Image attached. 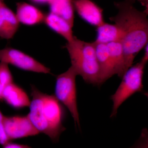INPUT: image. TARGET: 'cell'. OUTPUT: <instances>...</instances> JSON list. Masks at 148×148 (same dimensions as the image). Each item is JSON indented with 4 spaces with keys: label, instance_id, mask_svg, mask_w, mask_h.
I'll use <instances>...</instances> for the list:
<instances>
[{
    "label": "cell",
    "instance_id": "1",
    "mask_svg": "<svg viewBox=\"0 0 148 148\" xmlns=\"http://www.w3.org/2000/svg\"><path fill=\"white\" fill-rule=\"evenodd\" d=\"M137 0H123L114 3L118 13L110 20L120 29L127 70L132 66L139 52L148 44V10H138L135 6Z\"/></svg>",
    "mask_w": 148,
    "mask_h": 148
},
{
    "label": "cell",
    "instance_id": "2",
    "mask_svg": "<svg viewBox=\"0 0 148 148\" xmlns=\"http://www.w3.org/2000/svg\"><path fill=\"white\" fill-rule=\"evenodd\" d=\"M31 95L27 116L40 133L47 135L53 143H58L66 130L63 124L66 115L64 106L55 95L41 92L34 85L31 87Z\"/></svg>",
    "mask_w": 148,
    "mask_h": 148
},
{
    "label": "cell",
    "instance_id": "3",
    "mask_svg": "<svg viewBox=\"0 0 148 148\" xmlns=\"http://www.w3.org/2000/svg\"><path fill=\"white\" fill-rule=\"evenodd\" d=\"M65 47L69 52L71 66L85 82L101 86V71L96 57L95 44L74 37Z\"/></svg>",
    "mask_w": 148,
    "mask_h": 148
},
{
    "label": "cell",
    "instance_id": "4",
    "mask_svg": "<svg viewBox=\"0 0 148 148\" xmlns=\"http://www.w3.org/2000/svg\"><path fill=\"white\" fill-rule=\"evenodd\" d=\"M148 60V58L143 56L140 62L131 66L125 73L119 86L110 97L113 104L110 117L116 116L120 106L130 96L143 91V76Z\"/></svg>",
    "mask_w": 148,
    "mask_h": 148
},
{
    "label": "cell",
    "instance_id": "5",
    "mask_svg": "<svg viewBox=\"0 0 148 148\" xmlns=\"http://www.w3.org/2000/svg\"><path fill=\"white\" fill-rule=\"evenodd\" d=\"M77 75L71 66L66 72L58 75L56 78L54 95L69 110L73 118L75 127L80 129L76 84V77Z\"/></svg>",
    "mask_w": 148,
    "mask_h": 148
},
{
    "label": "cell",
    "instance_id": "6",
    "mask_svg": "<svg viewBox=\"0 0 148 148\" xmlns=\"http://www.w3.org/2000/svg\"><path fill=\"white\" fill-rule=\"evenodd\" d=\"M0 61L24 71L51 74L50 69L27 53L12 47L0 49Z\"/></svg>",
    "mask_w": 148,
    "mask_h": 148
},
{
    "label": "cell",
    "instance_id": "7",
    "mask_svg": "<svg viewBox=\"0 0 148 148\" xmlns=\"http://www.w3.org/2000/svg\"><path fill=\"white\" fill-rule=\"evenodd\" d=\"M3 124L6 134L10 141L36 136L40 133L27 115L4 116Z\"/></svg>",
    "mask_w": 148,
    "mask_h": 148
},
{
    "label": "cell",
    "instance_id": "8",
    "mask_svg": "<svg viewBox=\"0 0 148 148\" xmlns=\"http://www.w3.org/2000/svg\"><path fill=\"white\" fill-rule=\"evenodd\" d=\"M74 8L80 17L96 27L105 23L103 9L90 0H72Z\"/></svg>",
    "mask_w": 148,
    "mask_h": 148
},
{
    "label": "cell",
    "instance_id": "9",
    "mask_svg": "<svg viewBox=\"0 0 148 148\" xmlns=\"http://www.w3.org/2000/svg\"><path fill=\"white\" fill-rule=\"evenodd\" d=\"M2 99L8 105L15 109L29 107L31 103L27 92L14 82L5 88Z\"/></svg>",
    "mask_w": 148,
    "mask_h": 148
},
{
    "label": "cell",
    "instance_id": "10",
    "mask_svg": "<svg viewBox=\"0 0 148 148\" xmlns=\"http://www.w3.org/2000/svg\"><path fill=\"white\" fill-rule=\"evenodd\" d=\"M16 17L19 23L33 26L44 22L45 14L34 6L25 2L16 3Z\"/></svg>",
    "mask_w": 148,
    "mask_h": 148
},
{
    "label": "cell",
    "instance_id": "11",
    "mask_svg": "<svg viewBox=\"0 0 148 148\" xmlns=\"http://www.w3.org/2000/svg\"><path fill=\"white\" fill-rule=\"evenodd\" d=\"M19 22L16 14L4 5L0 8V37L6 40L12 39L19 28Z\"/></svg>",
    "mask_w": 148,
    "mask_h": 148
},
{
    "label": "cell",
    "instance_id": "12",
    "mask_svg": "<svg viewBox=\"0 0 148 148\" xmlns=\"http://www.w3.org/2000/svg\"><path fill=\"white\" fill-rule=\"evenodd\" d=\"M43 22L49 29L64 38L67 42L73 39V26L61 16L50 12L45 15Z\"/></svg>",
    "mask_w": 148,
    "mask_h": 148
},
{
    "label": "cell",
    "instance_id": "13",
    "mask_svg": "<svg viewBox=\"0 0 148 148\" xmlns=\"http://www.w3.org/2000/svg\"><path fill=\"white\" fill-rule=\"evenodd\" d=\"M94 43L96 57L101 71V84L102 85L106 82L107 80L115 75L114 72L107 45L95 42Z\"/></svg>",
    "mask_w": 148,
    "mask_h": 148
},
{
    "label": "cell",
    "instance_id": "14",
    "mask_svg": "<svg viewBox=\"0 0 148 148\" xmlns=\"http://www.w3.org/2000/svg\"><path fill=\"white\" fill-rule=\"evenodd\" d=\"M106 45L115 75H117L119 77L122 78L127 69L121 43L120 41H118Z\"/></svg>",
    "mask_w": 148,
    "mask_h": 148
},
{
    "label": "cell",
    "instance_id": "15",
    "mask_svg": "<svg viewBox=\"0 0 148 148\" xmlns=\"http://www.w3.org/2000/svg\"><path fill=\"white\" fill-rule=\"evenodd\" d=\"M97 38L94 42L108 44L110 42L121 41V34L115 24H104L96 27Z\"/></svg>",
    "mask_w": 148,
    "mask_h": 148
},
{
    "label": "cell",
    "instance_id": "16",
    "mask_svg": "<svg viewBox=\"0 0 148 148\" xmlns=\"http://www.w3.org/2000/svg\"><path fill=\"white\" fill-rule=\"evenodd\" d=\"M48 4L51 12L64 18L73 27L74 8L72 0H52Z\"/></svg>",
    "mask_w": 148,
    "mask_h": 148
},
{
    "label": "cell",
    "instance_id": "17",
    "mask_svg": "<svg viewBox=\"0 0 148 148\" xmlns=\"http://www.w3.org/2000/svg\"><path fill=\"white\" fill-rule=\"evenodd\" d=\"M13 82V76L8 64L0 62V102L3 101V93L5 88Z\"/></svg>",
    "mask_w": 148,
    "mask_h": 148
},
{
    "label": "cell",
    "instance_id": "18",
    "mask_svg": "<svg viewBox=\"0 0 148 148\" xmlns=\"http://www.w3.org/2000/svg\"><path fill=\"white\" fill-rule=\"evenodd\" d=\"M4 116L3 115L0 110V145L3 146L10 142V140L7 136L3 124V119Z\"/></svg>",
    "mask_w": 148,
    "mask_h": 148
},
{
    "label": "cell",
    "instance_id": "19",
    "mask_svg": "<svg viewBox=\"0 0 148 148\" xmlns=\"http://www.w3.org/2000/svg\"><path fill=\"white\" fill-rule=\"evenodd\" d=\"M132 148H148V135L147 131H143L140 139Z\"/></svg>",
    "mask_w": 148,
    "mask_h": 148
},
{
    "label": "cell",
    "instance_id": "20",
    "mask_svg": "<svg viewBox=\"0 0 148 148\" xmlns=\"http://www.w3.org/2000/svg\"><path fill=\"white\" fill-rule=\"evenodd\" d=\"M3 148H31L27 145H20L10 142L3 146Z\"/></svg>",
    "mask_w": 148,
    "mask_h": 148
},
{
    "label": "cell",
    "instance_id": "21",
    "mask_svg": "<svg viewBox=\"0 0 148 148\" xmlns=\"http://www.w3.org/2000/svg\"><path fill=\"white\" fill-rule=\"evenodd\" d=\"M143 6L145 7L146 10H148V0H137Z\"/></svg>",
    "mask_w": 148,
    "mask_h": 148
},
{
    "label": "cell",
    "instance_id": "22",
    "mask_svg": "<svg viewBox=\"0 0 148 148\" xmlns=\"http://www.w3.org/2000/svg\"><path fill=\"white\" fill-rule=\"evenodd\" d=\"M32 1L34 2L35 3H37L48 4L51 0H32Z\"/></svg>",
    "mask_w": 148,
    "mask_h": 148
},
{
    "label": "cell",
    "instance_id": "23",
    "mask_svg": "<svg viewBox=\"0 0 148 148\" xmlns=\"http://www.w3.org/2000/svg\"><path fill=\"white\" fill-rule=\"evenodd\" d=\"M5 5V4L3 0H0V8Z\"/></svg>",
    "mask_w": 148,
    "mask_h": 148
},
{
    "label": "cell",
    "instance_id": "24",
    "mask_svg": "<svg viewBox=\"0 0 148 148\" xmlns=\"http://www.w3.org/2000/svg\"><path fill=\"white\" fill-rule=\"evenodd\" d=\"M3 1H4V0H3Z\"/></svg>",
    "mask_w": 148,
    "mask_h": 148
}]
</instances>
